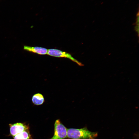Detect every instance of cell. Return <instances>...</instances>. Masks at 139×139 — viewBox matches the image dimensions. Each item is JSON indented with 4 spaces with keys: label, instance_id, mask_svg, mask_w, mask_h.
Here are the masks:
<instances>
[{
    "label": "cell",
    "instance_id": "4",
    "mask_svg": "<svg viewBox=\"0 0 139 139\" xmlns=\"http://www.w3.org/2000/svg\"><path fill=\"white\" fill-rule=\"evenodd\" d=\"M9 125L10 134L13 137L25 130L29 129V125L25 123H16L10 124Z\"/></svg>",
    "mask_w": 139,
    "mask_h": 139
},
{
    "label": "cell",
    "instance_id": "7",
    "mask_svg": "<svg viewBox=\"0 0 139 139\" xmlns=\"http://www.w3.org/2000/svg\"><path fill=\"white\" fill-rule=\"evenodd\" d=\"M14 139H32L29 129L25 130L15 135Z\"/></svg>",
    "mask_w": 139,
    "mask_h": 139
},
{
    "label": "cell",
    "instance_id": "8",
    "mask_svg": "<svg viewBox=\"0 0 139 139\" xmlns=\"http://www.w3.org/2000/svg\"><path fill=\"white\" fill-rule=\"evenodd\" d=\"M134 30L136 31V32H137V34H138V36H139V25H135V26L134 28Z\"/></svg>",
    "mask_w": 139,
    "mask_h": 139
},
{
    "label": "cell",
    "instance_id": "2",
    "mask_svg": "<svg viewBox=\"0 0 139 139\" xmlns=\"http://www.w3.org/2000/svg\"><path fill=\"white\" fill-rule=\"evenodd\" d=\"M54 125V134L50 139H64L67 138V129L59 119L56 120Z\"/></svg>",
    "mask_w": 139,
    "mask_h": 139
},
{
    "label": "cell",
    "instance_id": "6",
    "mask_svg": "<svg viewBox=\"0 0 139 139\" xmlns=\"http://www.w3.org/2000/svg\"><path fill=\"white\" fill-rule=\"evenodd\" d=\"M32 100L33 103L36 105H41L45 101L43 95L40 93H37L34 95L32 97Z\"/></svg>",
    "mask_w": 139,
    "mask_h": 139
},
{
    "label": "cell",
    "instance_id": "1",
    "mask_svg": "<svg viewBox=\"0 0 139 139\" xmlns=\"http://www.w3.org/2000/svg\"><path fill=\"white\" fill-rule=\"evenodd\" d=\"M98 136L96 132L89 131L86 127L80 129H67V137L73 139H95Z\"/></svg>",
    "mask_w": 139,
    "mask_h": 139
},
{
    "label": "cell",
    "instance_id": "5",
    "mask_svg": "<svg viewBox=\"0 0 139 139\" xmlns=\"http://www.w3.org/2000/svg\"><path fill=\"white\" fill-rule=\"evenodd\" d=\"M23 48L27 51L41 55L47 54L48 52V49L46 48L38 47L24 46Z\"/></svg>",
    "mask_w": 139,
    "mask_h": 139
},
{
    "label": "cell",
    "instance_id": "9",
    "mask_svg": "<svg viewBox=\"0 0 139 139\" xmlns=\"http://www.w3.org/2000/svg\"><path fill=\"white\" fill-rule=\"evenodd\" d=\"M135 25H139V16L138 14L137 16L136 22L135 23Z\"/></svg>",
    "mask_w": 139,
    "mask_h": 139
},
{
    "label": "cell",
    "instance_id": "3",
    "mask_svg": "<svg viewBox=\"0 0 139 139\" xmlns=\"http://www.w3.org/2000/svg\"><path fill=\"white\" fill-rule=\"evenodd\" d=\"M47 54L54 57L67 58L75 63L79 66L84 65L81 63L74 58L71 54L58 49H49L48 50Z\"/></svg>",
    "mask_w": 139,
    "mask_h": 139
}]
</instances>
